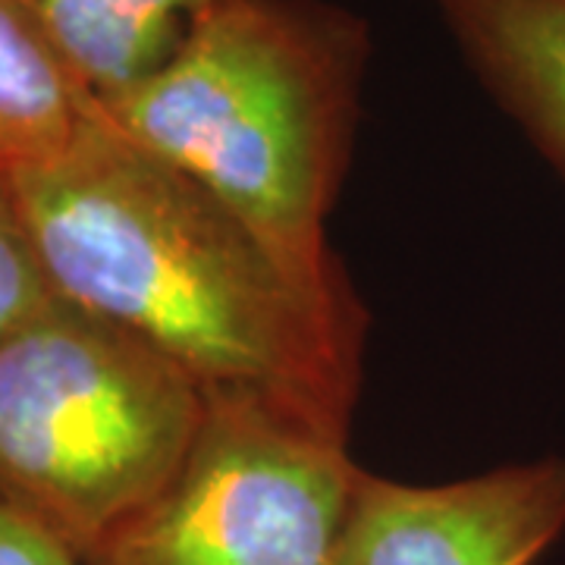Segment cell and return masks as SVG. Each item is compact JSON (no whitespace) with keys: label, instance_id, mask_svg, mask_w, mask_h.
Masks as SVG:
<instances>
[{"label":"cell","instance_id":"6da1fadb","mask_svg":"<svg viewBox=\"0 0 565 565\" xmlns=\"http://www.w3.org/2000/svg\"><path fill=\"white\" fill-rule=\"evenodd\" d=\"M10 173L57 299L154 345L204 399H255L345 437L359 384L345 286L302 280L95 104L57 151Z\"/></svg>","mask_w":565,"mask_h":565},{"label":"cell","instance_id":"7a4b0ae2","mask_svg":"<svg viewBox=\"0 0 565 565\" xmlns=\"http://www.w3.org/2000/svg\"><path fill=\"white\" fill-rule=\"evenodd\" d=\"M364 57V22L337 3L217 0L154 73L95 107L248 223L302 280L337 289L323 221Z\"/></svg>","mask_w":565,"mask_h":565},{"label":"cell","instance_id":"3957f363","mask_svg":"<svg viewBox=\"0 0 565 565\" xmlns=\"http://www.w3.org/2000/svg\"><path fill=\"white\" fill-rule=\"evenodd\" d=\"M204 408L180 364L57 299L0 343V509L85 563L173 481Z\"/></svg>","mask_w":565,"mask_h":565},{"label":"cell","instance_id":"277c9868","mask_svg":"<svg viewBox=\"0 0 565 565\" xmlns=\"http://www.w3.org/2000/svg\"><path fill=\"white\" fill-rule=\"evenodd\" d=\"M359 475L340 434L207 399L173 481L85 565H337Z\"/></svg>","mask_w":565,"mask_h":565},{"label":"cell","instance_id":"5b68a950","mask_svg":"<svg viewBox=\"0 0 565 565\" xmlns=\"http://www.w3.org/2000/svg\"><path fill=\"white\" fill-rule=\"evenodd\" d=\"M565 531V459L449 484L359 475L337 565H534Z\"/></svg>","mask_w":565,"mask_h":565},{"label":"cell","instance_id":"8992f818","mask_svg":"<svg viewBox=\"0 0 565 565\" xmlns=\"http://www.w3.org/2000/svg\"><path fill=\"white\" fill-rule=\"evenodd\" d=\"M490 98L565 177V0H437Z\"/></svg>","mask_w":565,"mask_h":565},{"label":"cell","instance_id":"52a82bcc","mask_svg":"<svg viewBox=\"0 0 565 565\" xmlns=\"http://www.w3.org/2000/svg\"><path fill=\"white\" fill-rule=\"evenodd\" d=\"M63 66L95 98L154 73L217 0H20Z\"/></svg>","mask_w":565,"mask_h":565},{"label":"cell","instance_id":"ba28073f","mask_svg":"<svg viewBox=\"0 0 565 565\" xmlns=\"http://www.w3.org/2000/svg\"><path fill=\"white\" fill-rule=\"evenodd\" d=\"M95 98L63 66L20 0H0V161L57 151Z\"/></svg>","mask_w":565,"mask_h":565},{"label":"cell","instance_id":"9c48e42d","mask_svg":"<svg viewBox=\"0 0 565 565\" xmlns=\"http://www.w3.org/2000/svg\"><path fill=\"white\" fill-rule=\"evenodd\" d=\"M54 302L57 292L22 217L10 163L0 161V343Z\"/></svg>","mask_w":565,"mask_h":565},{"label":"cell","instance_id":"30bf717a","mask_svg":"<svg viewBox=\"0 0 565 565\" xmlns=\"http://www.w3.org/2000/svg\"><path fill=\"white\" fill-rule=\"evenodd\" d=\"M0 565H85L66 546L41 534L39 527L0 509Z\"/></svg>","mask_w":565,"mask_h":565}]
</instances>
